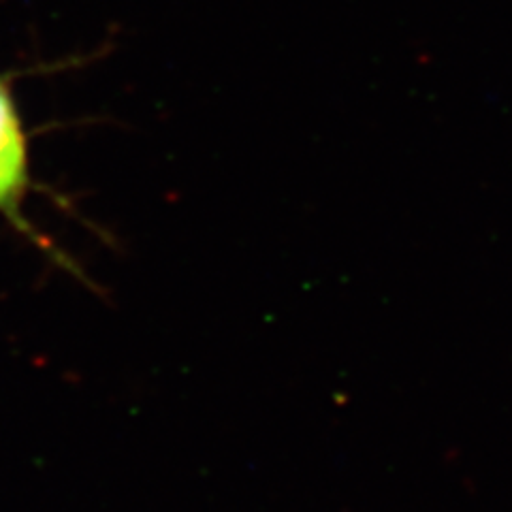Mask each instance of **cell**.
Returning a JSON list of instances; mask_svg holds the SVG:
<instances>
[{
    "label": "cell",
    "mask_w": 512,
    "mask_h": 512,
    "mask_svg": "<svg viewBox=\"0 0 512 512\" xmlns=\"http://www.w3.org/2000/svg\"><path fill=\"white\" fill-rule=\"evenodd\" d=\"M26 186L28 163L22 124L15 114L9 88L0 82V212L18 218Z\"/></svg>",
    "instance_id": "cell-1"
}]
</instances>
